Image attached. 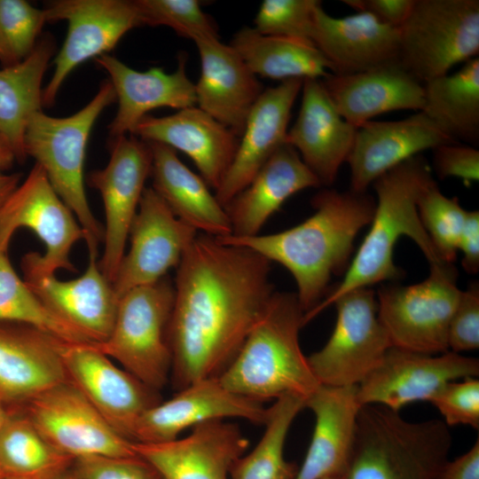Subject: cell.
<instances>
[{"mask_svg": "<svg viewBox=\"0 0 479 479\" xmlns=\"http://www.w3.org/2000/svg\"><path fill=\"white\" fill-rule=\"evenodd\" d=\"M429 165L418 154L384 173L372 185L377 195L370 229L341 283L311 311L305 324L342 295L398 279L394 247L407 236L420 247L430 266L447 263L441 260L419 216L417 203L422 192L433 184Z\"/></svg>", "mask_w": 479, "mask_h": 479, "instance_id": "obj_3", "label": "cell"}, {"mask_svg": "<svg viewBox=\"0 0 479 479\" xmlns=\"http://www.w3.org/2000/svg\"><path fill=\"white\" fill-rule=\"evenodd\" d=\"M451 446L442 420L412 422L384 406L362 405L344 479H436Z\"/></svg>", "mask_w": 479, "mask_h": 479, "instance_id": "obj_5", "label": "cell"}, {"mask_svg": "<svg viewBox=\"0 0 479 479\" xmlns=\"http://www.w3.org/2000/svg\"><path fill=\"white\" fill-rule=\"evenodd\" d=\"M421 110L456 142H479V58H474L452 75L423 83Z\"/></svg>", "mask_w": 479, "mask_h": 479, "instance_id": "obj_35", "label": "cell"}, {"mask_svg": "<svg viewBox=\"0 0 479 479\" xmlns=\"http://www.w3.org/2000/svg\"><path fill=\"white\" fill-rule=\"evenodd\" d=\"M436 479H479V440L465 454L447 460Z\"/></svg>", "mask_w": 479, "mask_h": 479, "instance_id": "obj_49", "label": "cell"}, {"mask_svg": "<svg viewBox=\"0 0 479 479\" xmlns=\"http://www.w3.org/2000/svg\"><path fill=\"white\" fill-rule=\"evenodd\" d=\"M302 82L303 79L294 78L267 88L252 107L234 159L215 191L224 208L247 186L271 155L287 144L292 108Z\"/></svg>", "mask_w": 479, "mask_h": 479, "instance_id": "obj_22", "label": "cell"}, {"mask_svg": "<svg viewBox=\"0 0 479 479\" xmlns=\"http://www.w3.org/2000/svg\"><path fill=\"white\" fill-rule=\"evenodd\" d=\"M333 304L337 310L333 333L307 359L319 385L356 386L381 364L392 345L378 318L373 289L352 290Z\"/></svg>", "mask_w": 479, "mask_h": 479, "instance_id": "obj_11", "label": "cell"}, {"mask_svg": "<svg viewBox=\"0 0 479 479\" xmlns=\"http://www.w3.org/2000/svg\"><path fill=\"white\" fill-rule=\"evenodd\" d=\"M0 428V469L7 479H51L68 471L74 459L55 448L18 409Z\"/></svg>", "mask_w": 479, "mask_h": 479, "instance_id": "obj_36", "label": "cell"}, {"mask_svg": "<svg viewBox=\"0 0 479 479\" xmlns=\"http://www.w3.org/2000/svg\"><path fill=\"white\" fill-rule=\"evenodd\" d=\"M197 235L152 187L145 188L129 232L130 249L112 283L117 297L166 277L171 268L177 267Z\"/></svg>", "mask_w": 479, "mask_h": 479, "instance_id": "obj_16", "label": "cell"}, {"mask_svg": "<svg viewBox=\"0 0 479 479\" xmlns=\"http://www.w3.org/2000/svg\"><path fill=\"white\" fill-rule=\"evenodd\" d=\"M47 22L65 20L67 33L54 59V72L43 91L50 106L69 74L81 63L111 51L130 29L142 26L132 0H57L43 9Z\"/></svg>", "mask_w": 479, "mask_h": 479, "instance_id": "obj_13", "label": "cell"}, {"mask_svg": "<svg viewBox=\"0 0 479 479\" xmlns=\"http://www.w3.org/2000/svg\"><path fill=\"white\" fill-rule=\"evenodd\" d=\"M12 409L20 410L55 448L74 459L137 457L133 442L118 434L69 381Z\"/></svg>", "mask_w": 479, "mask_h": 479, "instance_id": "obj_12", "label": "cell"}, {"mask_svg": "<svg viewBox=\"0 0 479 479\" xmlns=\"http://www.w3.org/2000/svg\"><path fill=\"white\" fill-rule=\"evenodd\" d=\"M447 426L467 425L479 428V381L475 377L446 383L429 401Z\"/></svg>", "mask_w": 479, "mask_h": 479, "instance_id": "obj_43", "label": "cell"}, {"mask_svg": "<svg viewBox=\"0 0 479 479\" xmlns=\"http://www.w3.org/2000/svg\"><path fill=\"white\" fill-rule=\"evenodd\" d=\"M110 150L106 166L90 172L88 183L99 192L104 204V251L98 265L113 283L151 174L152 153L145 141L130 134L111 138Z\"/></svg>", "mask_w": 479, "mask_h": 479, "instance_id": "obj_14", "label": "cell"}, {"mask_svg": "<svg viewBox=\"0 0 479 479\" xmlns=\"http://www.w3.org/2000/svg\"><path fill=\"white\" fill-rule=\"evenodd\" d=\"M230 45L257 76L279 80L323 79L333 67L311 41L263 35L254 27L237 31Z\"/></svg>", "mask_w": 479, "mask_h": 479, "instance_id": "obj_34", "label": "cell"}, {"mask_svg": "<svg viewBox=\"0 0 479 479\" xmlns=\"http://www.w3.org/2000/svg\"><path fill=\"white\" fill-rule=\"evenodd\" d=\"M311 41L333 67V74H352L398 62L399 30L371 14L333 17L321 3L314 14Z\"/></svg>", "mask_w": 479, "mask_h": 479, "instance_id": "obj_29", "label": "cell"}, {"mask_svg": "<svg viewBox=\"0 0 479 479\" xmlns=\"http://www.w3.org/2000/svg\"><path fill=\"white\" fill-rule=\"evenodd\" d=\"M313 215L280 232L251 237H216L220 242L248 247L293 275L304 314L326 296L333 274L342 272L354 240L370 224L375 200L365 192L319 191L311 200Z\"/></svg>", "mask_w": 479, "mask_h": 479, "instance_id": "obj_2", "label": "cell"}, {"mask_svg": "<svg viewBox=\"0 0 479 479\" xmlns=\"http://www.w3.org/2000/svg\"><path fill=\"white\" fill-rule=\"evenodd\" d=\"M114 101L112 83L104 81L93 98L70 116L52 117L42 110L36 112L24 137L26 155L35 160L52 188L74 213L85 232L87 246L98 247L103 242L104 226L94 216L84 189L86 145L95 122Z\"/></svg>", "mask_w": 479, "mask_h": 479, "instance_id": "obj_6", "label": "cell"}, {"mask_svg": "<svg viewBox=\"0 0 479 479\" xmlns=\"http://www.w3.org/2000/svg\"><path fill=\"white\" fill-rule=\"evenodd\" d=\"M146 143L152 153V188L174 215L204 234L217 238L231 235L232 225L225 208L204 179L185 166L173 148Z\"/></svg>", "mask_w": 479, "mask_h": 479, "instance_id": "obj_32", "label": "cell"}, {"mask_svg": "<svg viewBox=\"0 0 479 479\" xmlns=\"http://www.w3.org/2000/svg\"><path fill=\"white\" fill-rule=\"evenodd\" d=\"M142 26H165L193 42L219 38L212 18L198 0H134Z\"/></svg>", "mask_w": 479, "mask_h": 479, "instance_id": "obj_41", "label": "cell"}, {"mask_svg": "<svg viewBox=\"0 0 479 479\" xmlns=\"http://www.w3.org/2000/svg\"><path fill=\"white\" fill-rule=\"evenodd\" d=\"M60 355L68 381L118 434L132 442L139 416L161 402L158 391L121 369L94 343L63 342Z\"/></svg>", "mask_w": 479, "mask_h": 479, "instance_id": "obj_15", "label": "cell"}, {"mask_svg": "<svg viewBox=\"0 0 479 479\" xmlns=\"http://www.w3.org/2000/svg\"><path fill=\"white\" fill-rule=\"evenodd\" d=\"M324 479H344V475H341V476H331V477H326V478H324Z\"/></svg>", "mask_w": 479, "mask_h": 479, "instance_id": "obj_54", "label": "cell"}, {"mask_svg": "<svg viewBox=\"0 0 479 479\" xmlns=\"http://www.w3.org/2000/svg\"><path fill=\"white\" fill-rule=\"evenodd\" d=\"M15 160L16 156L12 148L4 137L0 134V169L3 171L9 169Z\"/></svg>", "mask_w": 479, "mask_h": 479, "instance_id": "obj_51", "label": "cell"}, {"mask_svg": "<svg viewBox=\"0 0 479 479\" xmlns=\"http://www.w3.org/2000/svg\"><path fill=\"white\" fill-rule=\"evenodd\" d=\"M0 479H4V475H3L2 472H1V469H0Z\"/></svg>", "mask_w": 479, "mask_h": 479, "instance_id": "obj_55", "label": "cell"}, {"mask_svg": "<svg viewBox=\"0 0 479 479\" xmlns=\"http://www.w3.org/2000/svg\"><path fill=\"white\" fill-rule=\"evenodd\" d=\"M357 385L319 387L305 400L315 415V427L306 456L294 479H324L344 475L354 442L361 404Z\"/></svg>", "mask_w": 479, "mask_h": 479, "instance_id": "obj_30", "label": "cell"}, {"mask_svg": "<svg viewBox=\"0 0 479 479\" xmlns=\"http://www.w3.org/2000/svg\"><path fill=\"white\" fill-rule=\"evenodd\" d=\"M95 61L108 74L118 102L108 126L111 138L132 134L140 120L155 108L181 110L196 106L195 84L186 75L185 53L179 55L177 68L170 74L161 67L137 71L107 53Z\"/></svg>", "mask_w": 479, "mask_h": 479, "instance_id": "obj_25", "label": "cell"}, {"mask_svg": "<svg viewBox=\"0 0 479 479\" xmlns=\"http://www.w3.org/2000/svg\"><path fill=\"white\" fill-rule=\"evenodd\" d=\"M63 342L30 326L0 322V402L7 409L68 381Z\"/></svg>", "mask_w": 479, "mask_h": 479, "instance_id": "obj_21", "label": "cell"}, {"mask_svg": "<svg viewBox=\"0 0 479 479\" xmlns=\"http://www.w3.org/2000/svg\"><path fill=\"white\" fill-rule=\"evenodd\" d=\"M434 169L441 179L461 178L465 182L479 179V151L473 145L452 142L433 150Z\"/></svg>", "mask_w": 479, "mask_h": 479, "instance_id": "obj_46", "label": "cell"}, {"mask_svg": "<svg viewBox=\"0 0 479 479\" xmlns=\"http://www.w3.org/2000/svg\"><path fill=\"white\" fill-rule=\"evenodd\" d=\"M4 479H7V478H4ZM51 479H75L73 473H72V470L71 468L67 471L66 473L62 474V475H59L54 478H51Z\"/></svg>", "mask_w": 479, "mask_h": 479, "instance_id": "obj_53", "label": "cell"}, {"mask_svg": "<svg viewBox=\"0 0 479 479\" xmlns=\"http://www.w3.org/2000/svg\"><path fill=\"white\" fill-rule=\"evenodd\" d=\"M271 262L245 247L197 235L177 267L168 328L178 391L218 378L234 359L274 291Z\"/></svg>", "mask_w": 479, "mask_h": 479, "instance_id": "obj_1", "label": "cell"}, {"mask_svg": "<svg viewBox=\"0 0 479 479\" xmlns=\"http://www.w3.org/2000/svg\"><path fill=\"white\" fill-rule=\"evenodd\" d=\"M448 345L452 351L474 350L479 347V286L473 283L461 291L458 304L452 316Z\"/></svg>", "mask_w": 479, "mask_h": 479, "instance_id": "obj_45", "label": "cell"}, {"mask_svg": "<svg viewBox=\"0 0 479 479\" xmlns=\"http://www.w3.org/2000/svg\"><path fill=\"white\" fill-rule=\"evenodd\" d=\"M303 408L304 399L298 396L276 399L268 408L262 438L249 453L234 462L230 479H294L299 467L286 459L284 449L289 428Z\"/></svg>", "mask_w": 479, "mask_h": 479, "instance_id": "obj_37", "label": "cell"}, {"mask_svg": "<svg viewBox=\"0 0 479 479\" xmlns=\"http://www.w3.org/2000/svg\"><path fill=\"white\" fill-rule=\"evenodd\" d=\"M75 479H160L154 469L137 457L93 456L74 460Z\"/></svg>", "mask_w": 479, "mask_h": 479, "instance_id": "obj_44", "label": "cell"}, {"mask_svg": "<svg viewBox=\"0 0 479 479\" xmlns=\"http://www.w3.org/2000/svg\"><path fill=\"white\" fill-rule=\"evenodd\" d=\"M458 250L463 254L464 270L469 274H476L479 271V211L467 210Z\"/></svg>", "mask_w": 479, "mask_h": 479, "instance_id": "obj_48", "label": "cell"}, {"mask_svg": "<svg viewBox=\"0 0 479 479\" xmlns=\"http://www.w3.org/2000/svg\"><path fill=\"white\" fill-rule=\"evenodd\" d=\"M268 412L262 402L228 390L218 378H207L145 411L136 421L131 439L141 444L169 442L188 428L224 418H241L264 425Z\"/></svg>", "mask_w": 479, "mask_h": 479, "instance_id": "obj_18", "label": "cell"}, {"mask_svg": "<svg viewBox=\"0 0 479 479\" xmlns=\"http://www.w3.org/2000/svg\"><path fill=\"white\" fill-rule=\"evenodd\" d=\"M11 240L0 234V322L35 327L69 342H89L54 315L15 272L8 256Z\"/></svg>", "mask_w": 479, "mask_h": 479, "instance_id": "obj_38", "label": "cell"}, {"mask_svg": "<svg viewBox=\"0 0 479 479\" xmlns=\"http://www.w3.org/2000/svg\"><path fill=\"white\" fill-rule=\"evenodd\" d=\"M419 216L441 260L453 263L467 210L456 197L445 196L434 182L420 194Z\"/></svg>", "mask_w": 479, "mask_h": 479, "instance_id": "obj_39", "label": "cell"}, {"mask_svg": "<svg viewBox=\"0 0 479 479\" xmlns=\"http://www.w3.org/2000/svg\"><path fill=\"white\" fill-rule=\"evenodd\" d=\"M20 227L32 230L45 247L43 255L23 256L24 279L55 275L59 270L76 271L70 253L77 241L85 240V232L36 163L0 212V232L12 237Z\"/></svg>", "mask_w": 479, "mask_h": 479, "instance_id": "obj_10", "label": "cell"}, {"mask_svg": "<svg viewBox=\"0 0 479 479\" xmlns=\"http://www.w3.org/2000/svg\"><path fill=\"white\" fill-rule=\"evenodd\" d=\"M318 0H264L254 20L263 35L311 41ZM312 42V41H311Z\"/></svg>", "mask_w": 479, "mask_h": 479, "instance_id": "obj_42", "label": "cell"}, {"mask_svg": "<svg viewBox=\"0 0 479 479\" xmlns=\"http://www.w3.org/2000/svg\"><path fill=\"white\" fill-rule=\"evenodd\" d=\"M398 30V63L423 84L478 57L479 1L415 0Z\"/></svg>", "mask_w": 479, "mask_h": 479, "instance_id": "obj_8", "label": "cell"}, {"mask_svg": "<svg viewBox=\"0 0 479 479\" xmlns=\"http://www.w3.org/2000/svg\"><path fill=\"white\" fill-rule=\"evenodd\" d=\"M20 178L21 175L19 173L6 174L0 169V212L20 184Z\"/></svg>", "mask_w": 479, "mask_h": 479, "instance_id": "obj_50", "label": "cell"}, {"mask_svg": "<svg viewBox=\"0 0 479 479\" xmlns=\"http://www.w3.org/2000/svg\"><path fill=\"white\" fill-rule=\"evenodd\" d=\"M456 277L452 263H442L430 266L420 283L378 291V318L392 347L429 355L449 351V325L462 291Z\"/></svg>", "mask_w": 479, "mask_h": 479, "instance_id": "obj_9", "label": "cell"}, {"mask_svg": "<svg viewBox=\"0 0 479 479\" xmlns=\"http://www.w3.org/2000/svg\"><path fill=\"white\" fill-rule=\"evenodd\" d=\"M321 186L296 150L285 144L256 173L251 182L224 207L232 236L259 234L266 221L296 192Z\"/></svg>", "mask_w": 479, "mask_h": 479, "instance_id": "obj_31", "label": "cell"}, {"mask_svg": "<svg viewBox=\"0 0 479 479\" xmlns=\"http://www.w3.org/2000/svg\"><path fill=\"white\" fill-rule=\"evenodd\" d=\"M415 0H342L357 12H366L379 21L399 28L408 18Z\"/></svg>", "mask_w": 479, "mask_h": 479, "instance_id": "obj_47", "label": "cell"}, {"mask_svg": "<svg viewBox=\"0 0 479 479\" xmlns=\"http://www.w3.org/2000/svg\"><path fill=\"white\" fill-rule=\"evenodd\" d=\"M248 446L240 428L224 420L196 425L180 439L158 444L133 442L136 454L160 479H230L232 465Z\"/></svg>", "mask_w": 479, "mask_h": 479, "instance_id": "obj_19", "label": "cell"}, {"mask_svg": "<svg viewBox=\"0 0 479 479\" xmlns=\"http://www.w3.org/2000/svg\"><path fill=\"white\" fill-rule=\"evenodd\" d=\"M303 317L295 294L274 292L240 351L218 377L221 384L262 403L285 395L305 400L319 383L299 342Z\"/></svg>", "mask_w": 479, "mask_h": 479, "instance_id": "obj_4", "label": "cell"}, {"mask_svg": "<svg viewBox=\"0 0 479 479\" xmlns=\"http://www.w3.org/2000/svg\"><path fill=\"white\" fill-rule=\"evenodd\" d=\"M55 50L53 37L45 35L27 58L0 69V134L20 161L27 157L24 137L28 122L42 110L43 79Z\"/></svg>", "mask_w": 479, "mask_h": 479, "instance_id": "obj_33", "label": "cell"}, {"mask_svg": "<svg viewBox=\"0 0 479 479\" xmlns=\"http://www.w3.org/2000/svg\"><path fill=\"white\" fill-rule=\"evenodd\" d=\"M456 142L421 111L398 121H369L357 130L346 162L350 168V189L365 192L387 171L406 160Z\"/></svg>", "mask_w": 479, "mask_h": 479, "instance_id": "obj_20", "label": "cell"}, {"mask_svg": "<svg viewBox=\"0 0 479 479\" xmlns=\"http://www.w3.org/2000/svg\"><path fill=\"white\" fill-rule=\"evenodd\" d=\"M175 289L169 277L132 288L118 301L112 331L94 345L150 389L159 391L171 373L168 328Z\"/></svg>", "mask_w": 479, "mask_h": 479, "instance_id": "obj_7", "label": "cell"}, {"mask_svg": "<svg viewBox=\"0 0 479 479\" xmlns=\"http://www.w3.org/2000/svg\"><path fill=\"white\" fill-rule=\"evenodd\" d=\"M8 415H9L8 409L0 402V428L5 422Z\"/></svg>", "mask_w": 479, "mask_h": 479, "instance_id": "obj_52", "label": "cell"}, {"mask_svg": "<svg viewBox=\"0 0 479 479\" xmlns=\"http://www.w3.org/2000/svg\"><path fill=\"white\" fill-rule=\"evenodd\" d=\"M194 43L200 59L196 105L240 137L263 84L230 44L219 38H200Z\"/></svg>", "mask_w": 479, "mask_h": 479, "instance_id": "obj_27", "label": "cell"}, {"mask_svg": "<svg viewBox=\"0 0 479 479\" xmlns=\"http://www.w3.org/2000/svg\"><path fill=\"white\" fill-rule=\"evenodd\" d=\"M130 135L185 153L214 191L227 173L240 142V136L197 106L162 117L147 114Z\"/></svg>", "mask_w": 479, "mask_h": 479, "instance_id": "obj_23", "label": "cell"}, {"mask_svg": "<svg viewBox=\"0 0 479 479\" xmlns=\"http://www.w3.org/2000/svg\"><path fill=\"white\" fill-rule=\"evenodd\" d=\"M297 118L288 129L293 146L321 185H332L352 149L357 128L346 122L328 98L320 79L305 78Z\"/></svg>", "mask_w": 479, "mask_h": 479, "instance_id": "obj_26", "label": "cell"}, {"mask_svg": "<svg viewBox=\"0 0 479 479\" xmlns=\"http://www.w3.org/2000/svg\"><path fill=\"white\" fill-rule=\"evenodd\" d=\"M341 116L358 128L376 115L399 110L420 112L423 84L398 62L352 74H329L320 79Z\"/></svg>", "mask_w": 479, "mask_h": 479, "instance_id": "obj_28", "label": "cell"}, {"mask_svg": "<svg viewBox=\"0 0 479 479\" xmlns=\"http://www.w3.org/2000/svg\"><path fill=\"white\" fill-rule=\"evenodd\" d=\"M479 374L477 358L453 351L429 355L391 347L381 364L357 385L361 405L399 412L415 401H430L448 382Z\"/></svg>", "mask_w": 479, "mask_h": 479, "instance_id": "obj_17", "label": "cell"}, {"mask_svg": "<svg viewBox=\"0 0 479 479\" xmlns=\"http://www.w3.org/2000/svg\"><path fill=\"white\" fill-rule=\"evenodd\" d=\"M46 22L43 9L24 0H0V61L4 67L31 54Z\"/></svg>", "mask_w": 479, "mask_h": 479, "instance_id": "obj_40", "label": "cell"}, {"mask_svg": "<svg viewBox=\"0 0 479 479\" xmlns=\"http://www.w3.org/2000/svg\"><path fill=\"white\" fill-rule=\"evenodd\" d=\"M87 248L88 264L82 276L60 280L55 275H47L26 278L24 281L59 319L89 342L100 343L112 331L119 298L100 271L98 247Z\"/></svg>", "mask_w": 479, "mask_h": 479, "instance_id": "obj_24", "label": "cell"}]
</instances>
